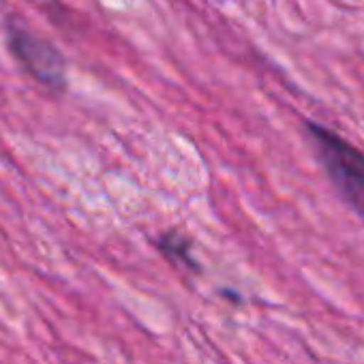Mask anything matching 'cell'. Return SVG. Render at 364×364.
Here are the masks:
<instances>
[{
	"instance_id": "obj_1",
	"label": "cell",
	"mask_w": 364,
	"mask_h": 364,
	"mask_svg": "<svg viewBox=\"0 0 364 364\" xmlns=\"http://www.w3.org/2000/svg\"><path fill=\"white\" fill-rule=\"evenodd\" d=\"M306 129L334 189L364 219V150L317 122H306Z\"/></svg>"
},
{
	"instance_id": "obj_2",
	"label": "cell",
	"mask_w": 364,
	"mask_h": 364,
	"mask_svg": "<svg viewBox=\"0 0 364 364\" xmlns=\"http://www.w3.org/2000/svg\"><path fill=\"white\" fill-rule=\"evenodd\" d=\"M9 50L16 60L43 86L52 90H65L67 86V63L65 56L50 41L35 33L14 26L9 28Z\"/></svg>"
},
{
	"instance_id": "obj_3",
	"label": "cell",
	"mask_w": 364,
	"mask_h": 364,
	"mask_svg": "<svg viewBox=\"0 0 364 364\" xmlns=\"http://www.w3.org/2000/svg\"><path fill=\"white\" fill-rule=\"evenodd\" d=\"M156 249L167 257V259H171V262H176V264H182L185 268H193V270H198V264H196V259H193V245H191V240L187 238V236H182L180 232H176V230H169V232H165L163 236H159L156 238Z\"/></svg>"
}]
</instances>
